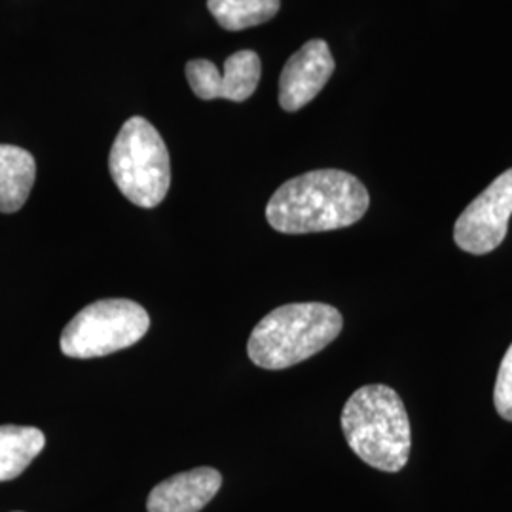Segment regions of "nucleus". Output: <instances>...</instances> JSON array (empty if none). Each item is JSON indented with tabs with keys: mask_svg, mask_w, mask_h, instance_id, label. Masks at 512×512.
<instances>
[{
	"mask_svg": "<svg viewBox=\"0 0 512 512\" xmlns=\"http://www.w3.org/2000/svg\"><path fill=\"white\" fill-rule=\"evenodd\" d=\"M365 184L340 169H317L275 190L266 219L281 234H313L346 228L365 217Z\"/></svg>",
	"mask_w": 512,
	"mask_h": 512,
	"instance_id": "obj_1",
	"label": "nucleus"
},
{
	"mask_svg": "<svg viewBox=\"0 0 512 512\" xmlns=\"http://www.w3.org/2000/svg\"><path fill=\"white\" fill-rule=\"evenodd\" d=\"M342 431L349 448L366 465L399 473L410 458V420L403 399L389 385L357 389L342 410Z\"/></svg>",
	"mask_w": 512,
	"mask_h": 512,
	"instance_id": "obj_2",
	"label": "nucleus"
},
{
	"mask_svg": "<svg viewBox=\"0 0 512 512\" xmlns=\"http://www.w3.org/2000/svg\"><path fill=\"white\" fill-rule=\"evenodd\" d=\"M342 313L329 304H285L258 321L247 344L249 359L266 370L298 365L329 346L342 332Z\"/></svg>",
	"mask_w": 512,
	"mask_h": 512,
	"instance_id": "obj_3",
	"label": "nucleus"
},
{
	"mask_svg": "<svg viewBox=\"0 0 512 512\" xmlns=\"http://www.w3.org/2000/svg\"><path fill=\"white\" fill-rule=\"evenodd\" d=\"M110 175L129 202L152 209L164 202L171 184L169 150L148 120L133 116L110 148Z\"/></svg>",
	"mask_w": 512,
	"mask_h": 512,
	"instance_id": "obj_4",
	"label": "nucleus"
},
{
	"mask_svg": "<svg viewBox=\"0 0 512 512\" xmlns=\"http://www.w3.org/2000/svg\"><path fill=\"white\" fill-rule=\"evenodd\" d=\"M148 327L150 317L143 306L126 298H105L78 311L59 344L71 359H95L137 344Z\"/></svg>",
	"mask_w": 512,
	"mask_h": 512,
	"instance_id": "obj_5",
	"label": "nucleus"
},
{
	"mask_svg": "<svg viewBox=\"0 0 512 512\" xmlns=\"http://www.w3.org/2000/svg\"><path fill=\"white\" fill-rule=\"evenodd\" d=\"M511 217L512 169H507L459 215L456 245L471 255L492 253L507 238Z\"/></svg>",
	"mask_w": 512,
	"mask_h": 512,
	"instance_id": "obj_6",
	"label": "nucleus"
},
{
	"mask_svg": "<svg viewBox=\"0 0 512 512\" xmlns=\"http://www.w3.org/2000/svg\"><path fill=\"white\" fill-rule=\"evenodd\" d=\"M260 74V57L253 50H241L230 55L224 63L222 74L209 59H194L186 65V80L192 92L205 101H247L255 93Z\"/></svg>",
	"mask_w": 512,
	"mask_h": 512,
	"instance_id": "obj_7",
	"label": "nucleus"
},
{
	"mask_svg": "<svg viewBox=\"0 0 512 512\" xmlns=\"http://www.w3.org/2000/svg\"><path fill=\"white\" fill-rule=\"evenodd\" d=\"M334 73V59L325 40H310L291 55L279 76V105L287 112L306 107Z\"/></svg>",
	"mask_w": 512,
	"mask_h": 512,
	"instance_id": "obj_8",
	"label": "nucleus"
},
{
	"mask_svg": "<svg viewBox=\"0 0 512 512\" xmlns=\"http://www.w3.org/2000/svg\"><path fill=\"white\" fill-rule=\"evenodd\" d=\"M220 486L222 475L213 467L169 476L148 495V512H200L219 494Z\"/></svg>",
	"mask_w": 512,
	"mask_h": 512,
	"instance_id": "obj_9",
	"label": "nucleus"
},
{
	"mask_svg": "<svg viewBox=\"0 0 512 512\" xmlns=\"http://www.w3.org/2000/svg\"><path fill=\"white\" fill-rule=\"evenodd\" d=\"M37 179L35 158L12 145H0V213L19 211Z\"/></svg>",
	"mask_w": 512,
	"mask_h": 512,
	"instance_id": "obj_10",
	"label": "nucleus"
},
{
	"mask_svg": "<svg viewBox=\"0 0 512 512\" xmlns=\"http://www.w3.org/2000/svg\"><path fill=\"white\" fill-rule=\"evenodd\" d=\"M46 437L37 427L0 425V482L18 478L44 450Z\"/></svg>",
	"mask_w": 512,
	"mask_h": 512,
	"instance_id": "obj_11",
	"label": "nucleus"
},
{
	"mask_svg": "<svg viewBox=\"0 0 512 512\" xmlns=\"http://www.w3.org/2000/svg\"><path fill=\"white\" fill-rule=\"evenodd\" d=\"M281 0H207L213 18L226 31H243L262 25L279 12Z\"/></svg>",
	"mask_w": 512,
	"mask_h": 512,
	"instance_id": "obj_12",
	"label": "nucleus"
},
{
	"mask_svg": "<svg viewBox=\"0 0 512 512\" xmlns=\"http://www.w3.org/2000/svg\"><path fill=\"white\" fill-rule=\"evenodd\" d=\"M494 404L503 420L512 421V344L507 349L495 380Z\"/></svg>",
	"mask_w": 512,
	"mask_h": 512,
	"instance_id": "obj_13",
	"label": "nucleus"
}]
</instances>
